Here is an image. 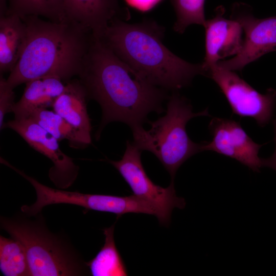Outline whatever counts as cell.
<instances>
[{
  "label": "cell",
  "mask_w": 276,
  "mask_h": 276,
  "mask_svg": "<svg viewBox=\"0 0 276 276\" xmlns=\"http://www.w3.org/2000/svg\"><path fill=\"white\" fill-rule=\"evenodd\" d=\"M78 76L88 97L102 108L97 135L111 122L132 128L142 126L150 112L163 111V89L142 77L98 37L91 36Z\"/></svg>",
  "instance_id": "1"
},
{
  "label": "cell",
  "mask_w": 276,
  "mask_h": 276,
  "mask_svg": "<svg viewBox=\"0 0 276 276\" xmlns=\"http://www.w3.org/2000/svg\"><path fill=\"white\" fill-rule=\"evenodd\" d=\"M163 33L153 22L112 19L98 38L142 77L162 89H179L196 75L205 76L202 63L187 62L164 44Z\"/></svg>",
  "instance_id": "2"
},
{
  "label": "cell",
  "mask_w": 276,
  "mask_h": 276,
  "mask_svg": "<svg viewBox=\"0 0 276 276\" xmlns=\"http://www.w3.org/2000/svg\"><path fill=\"white\" fill-rule=\"evenodd\" d=\"M27 26L25 48L6 81L14 89L33 79L78 75L91 34L71 22L45 20L36 16L22 18Z\"/></svg>",
  "instance_id": "3"
},
{
  "label": "cell",
  "mask_w": 276,
  "mask_h": 276,
  "mask_svg": "<svg viewBox=\"0 0 276 276\" xmlns=\"http://www.w3.org/2000/svg\"><path fill=\"white\" fill-rule=\"evenodd\" d=\"M1 228L18 241L26 253L31 276L89 275L86 262L66 235L49 229L41 212L22 211L0 217Z\"/></svg>",
  "instance_id": "4"
},
{
  "label": "cell",
  "mask_w": 276,
  "mask_h": 276,
  "mask_svg": "<svg viewBox=\"0 0 276 276\" xmlns=\"http://www.w3.org/2000/svg\"><path fill=\"white\" fill-rule=\"evenodd\" d=\"M208 116L207 109L194 112L186 98L173 93L169 98L166 114L149 122V130H145L142 126L131 128L133 143L141 150L150 151L155 155L174 181L180 166L193 155L202 151L203 143H194L189 137L186 129L187 123L193 118Z\"/></svg>",
  "instance_id": "5"
},
{
  "label": "cell",
  "mask_w": 276,
  "mask_h": 276,
  "mask_svg": "<svg viewBox=\"0 0 276 276\" xmlns=\"http://www.w3.org/2000/svg\"><path fill=\"white\" fill-rule=\"evenodd\" d=\"M13 170L27 179L34 187L36 200L33 204L24 205L20 211L29 216H34L41 212L47 205L67 204L81 206L84 212L92 210L113 213L117 218L127 213L152 215L157 217L158 212L150 203L134 195L120 196L105 194L82 193L62 189H53L45 186L23 171L13 168Z\"/></svg>",
  "instance_id": "6"
},
{
  "label": "cell",
  "mask_w": 276,
  "mask_h": 276,
  "mask_svg": "<svg viewBox=\"0 0 276 276\" xmlns=\"http://www.w3.org/2000/svg\"><path fill=\"white\" fill-rule=\"evenodd\" d=\"M141 150L133 143H126L122 158L117 161L108 159L120 173L131 189L133 195L155 206L159 213V224L169 225L172 210L182 209L186 205L183 198L176 194L174 181L167 188L156 185L148 177L141 162Z\"/></svg>",
  "instance_id": "7"
},
{
  "label": "cell",
  "mask_w": 276,
  "mask_h": 276,
  "mask_svg": "<svg viewBox=\"0 0 276 276\" xmlns=\"http://www.w3.org/2000/svg\"><path fill=\"white\" fill-rule=\"evenodd\" d=\"M206 76L213 80L226 99L233 113L254 119L261 127L271 120L276 106V90L269 88L262 94L234 71L212 65Z\"/></svg>",
  "instance_id": "8"
},
{
  "label": "cell",
  "mask_w": 276,
  "mask_h": 276,
  "mask_svg": "<svg viewBox=\"0 0 276 276\" xmlns=\"http://www.w3.org/2000/svg\"><path fill=\"white\" fill-rule=\"evenodd\" d=\"M231 18L238 21L242 28L243 44L233 58L219 61V67L232 71H241L264 54L276 52V16L258 18L254 16L249 5L236 3L232 7Z\"/></svg>",
  "instance_id": "9"
},
{
  "label": "cell",
  "mask_w": 276,
  "mask_h": 276,
  "mask_svg": "<svg viewBox=\"0 0 276 276\" xmlns=\"http://www.w3.org/2000/svg\"><path fill=\"white\" fill-rule=\"evenodd\" d=\"M4 128L16 132L31 147L52 161L53 166L49 176L57 188L65 189L72 185L79 168L61 151L55 137L29 118L9 121L4 124Z\"/></svg>",
  "instance_id": "10"
},
{
  "label": "cell",
  "mask_w": 276,
  "mask_h": 276,
  "mask_svg": "<svg viewBox=\"0 0 276 276\" xmlns=\"http://www.w3.org/2000/svg\"><path fill=\"white\" fill-rule=\"evenodd\" d=\"M212 140L203 142L202 151H211L235 159L255 172L262 167L259 151L263 145L255 143L239 122L213 118L209 125Z\"/></svg>",
  "instance_id": "11"
},
{
  "label": "cell",
  "mask_w": 276,
  "mask_h": 276,
  "mask_svg": "<svg viewBox=\"0 0 276 276\" xmlns=\"http://www.w3.org/2000/svg\"><path fill=\"white\" fill-rule=\"evenodd\" d=\"M215 12V16L206 20L204 26L205 55L202 64L205 75L208 68L217 64L220 60L236 55L240 51L243 41L241 26L236 20L224 17V8L219 6Z\"/></svg>",
  "instance_id": "12"
},
{
  "label": "cell",
  "mask_w": 276,
  "mask_h": 276,
  "mask_svg": "<svg viewBox=\"0 0 276 276\" xmlns=\"http://www.w3.org/2000/svg\"><path fill=\"white\" fill-rule=\"evenodd\" d=\"M88 97L80 81L73 80L67 82L52 105L53 110L78 131L87 146L91 142V126L86 107Z\"/></svg>",
  "instance_id": "13"
},
{
  "label": "cell",
  "mask_w": 276,
  "mask_h": 276,
  "mask_svg": "<svg viewBox=\"0 0 276 276\" xmlns=\"http://www.w3.org/2000/svg\"><path fill=\"white\" fill-rule=\"evenodd\" d=\"M70 21L99 37L117 12L116 0H64Z\"/></svg>",
  "instance_id": "14"
},
{
  "label": "cell",
  "mask_w": 276,
  "mask_h": 276,
  "mask_svg": "<svg viewBox=\"0 0 276 276\" xmlns=\"http://www.w3.org/2000/svg\"><path fill=\"white\" fill-rule=\"evenodd\" d=\"M62 80L58 77L48 76L26 82L21 98L13 107L14 119L27 118L36 109L52 107L65 89Z\"/></svg>",
  "instance_id": "15"
},
{
  "label": "cell",
  "mask_w": 276,
  "mask_h": 276,
  "mask_svg": "<svg viewBox=\"0 0 276 276\" xmlns=\"http://www.w3.org/2000/svg\"><path fill=\"white\" fill-rule=\"evenodd\" d=\"M27 26L18 15L1 14L0 18L1 74L11 72L19 60L27 39Z\"/></svg>",
  "instance_id": "16"
},
{
  "label": "cell",
  "mask_w": 276,
  "mask_h": 276,
  "mask_svg": "<svg viewBox=\"0 0 276 276\" xmlns=\"http://www.w3.org/2000/svg\"><path fill=\"white\" fill-rule=\"evenodd\" d=\"M114 223L103 229L105 242L96 256L86 265L93 276H124L128 272L114 240Z\"/></svg>",
  "instance_id": "17"
},
{
  "label": "cell",
  "mask_w": 276,
  "mask_h": 276,
  "mask_svg": "<svg viewBox=\"0 0 276 276\" xmlns=\"http://www.w3.org/2000/svg\"><path fill=\"white\" fill-rule=\"evenodd\" d=\"M8 1L9 7L6 13L15 14L21 18L36 16L54 22H71L66 12L64 0Z\"/></svg>",
  "instance_id": "18"
},
{
  "label": "cell",
  "mask_w": 276,
  "mask_h": 276,
  "mask_svg": "<svg viewBox=\"0 0 276 276\" xmlns=\"http://www.w3.org/2000/svg\"><path fill=\"white\" fill-rule=\"evenodd\" d=\"M28 118L34 121L58 141L66 140L70 146L75 148L87 146L78 131L54 110L38 108Z\"/></svg>",
  "instance_id": "19"
},
{
  "label": "cell",
  "mask_w": 276,
  "mask_h": 276,
  "mask_svg": "<svg viewBox=\"0 0 276 276\" xmlns=\"http://www.w3.org/2000/svg\"><path fill=\"white\" fill-rule=\"evenodd\" d=\"M0 270L5 276L30 275L26 251L12 237L0 236Z\"/></svg>",
  "instance_id": "20"
},
{
  "label": "cell",
  "mask_w": 276,
  "mask_h": 276,
  "mask_svg": "<svg viewBox=\"0 0 276 276\" xmlns=\"http://www.w3.org/2000/svg\"><path fill=\"white\" fill-rule=\"evenodd\" d=\"M205 0H172L176 20L174 25L175 31L182 33L191 25L204 26Z\"/></svg>",
  "instance_id": "21"
},
{
  "label": "cell",
  "mask_w": 276,
  "mask_h": 276,
  "mask_svg": "<svg viewBox=\"0 0 276 276\" xmlns=\"http://www.w3.org/2000/svg\"><path fill=\"white\" fill-rule=\"evenodd\" d=\"M13 89L7 84L6 79L1 76L0 79V129H4L5 115L12 112L15 104Z\"/></svg>",
  "instance_id": "22"
},
{
  "label": "cell",
  "mask_w": 276,
  "mask_h": 276,
  "mask_svg": "<svg viewBox=\"0 0 276 276\" xmlns=\"http://www.w3.org/2000/svg\"><path fill=\"white\" fill-rule=\"evenodd\" d=\"M131 7L142 11L146 12L154 8L162 0H125Z\"/></svg>",
  "instance_id": "23"
},
{
  "label": "cell",
  "mask_w": 276,
  "mask_h": 276,
  "mask_svg": "<svg viewBox=\"0 0 276 276\" xmlns=\"http://www.w3.org/2000/svg\"><path fill=\"white\" fill-rule=\"evenodd\" d=\"M275 150L273 154L267 158L262 159V167H268L276 171V118L273 121Z\"/></svg>",
  "instance_id": "24"
},
{
  "label": "cell",
  "mask_w": 276,
  "mask_h": 276,
  "mask_svg": "<svg viewBox=\"0 0 276 276\" xmlns=\"http://www.w3.org/2000/svg\"><path fill=\"white\" fill-rule=\"evenodd\" d=\"M117 1V0H116Z\"/></svg>",
  "instance_id": "25"
}]
</instances>
